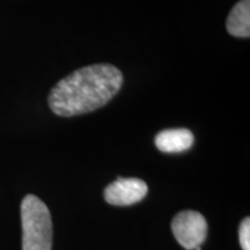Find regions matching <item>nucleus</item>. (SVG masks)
<instances>
[{
    "label": "nucleus",
    "instance_id": "f03ea898",
    "mask_svg": "<svg viewBox=\"0 0 250 250\" xmlns=\"http://www.w3.org/2000/svg\"><path fill=\"white\" fill-rule=\"evenodd\" d=\"M22 250H51V214L39 197L27 195L21 203Z\"/></svg>",
    "mask_w": 250,
    "mask_h": 250
},
{
    "label": "nucleus",
    "instance_id": "0eeeda50",
    "mask_svg": "<svg viewBox=\"0 0 250 250\" xmlns=\"http://www.w3.org/2000/svg\"><path fill=\"white\" fill-rule=\"evenodd\" d=\"M240 245L243 250H250V219L247 217L243 219L240 225Z\"/></svg>",
    "mask_w": 250,
    "mask_h": 250
},
{
    "label": "nucleus",
    "instance_id": "7ed1b4c3",
    "mask_svg": "<svg viewBox=\"0 0 250 250\" xmlns=\"http://www.w3.org/2000/svg\"><path fill=\"white\" fill-rule=\"evenodd\" d=\"M171 230L181 246L187 250H195L208 236V223L199 212L187 210L175 215Z\"/></svg>",
    "mask_w": 250,
    "mask_h": 250
},
{
    "label": "nucleus",
    "instance_id": "423d86ee",
    "mask_svg": "<svg viewBox=\"0 0 250 250\" xmlns=\"http://www.w3.org/2000/svg\"><path fill=\"white\" fill-rule=\"evenodd\" d=\"M226 28L235 37L250 36V0H241L234 5L228 15Z\"/></svg>",
    "mask_w": 250,
    "mask_h": 250
},
{
    "label": "nucleus",
    "instance_id": "20e7f679",
    "mask_svg": "<svg viewBox=\"0 0 250 250\" xmlns=\"http://www.w3.org/2000/svg\"><path fill=\"white\" fill-rule=\"evenodd\" d=\"M147 191V184L143 180L118 179L105 188L104 198L111 205L126 206L142 201Z\"/></svg>",
    "mask_w": 250,
    "mask_h": 250
},
{
    "label": "nucleus",
    "instance_id": "39448f33",
    "mask_svg": "<svg viewBox=\"0 0 250 250\" xmlns=\"http://www.w3.org/2000/svg\"><path fill=\"white\" fill-rule=\"evenodd\" d=\"M193 134L188 129L161 131L155 137V146L165 153H180L189 149L193 144Z\"/></svg>",
    "mask_w": 250,
    "mask_h": 250
},
{
    "label": "nucleus",
    "instance_id": "f257e3e1",
    "mask_svg": "<svg viewBox=\"0 0 250 250\" xmlns=\"http://www.w3.org/2000/svg\"><path fill=\"white\" fill-rule=\"evenodd\" d=\"M123 85V74L111 64H94L72 72L49 94V105L56 115L72 117L103 107Z\"/></svg>",
    "mask_w": 250,
    "mask_h": 250
}]
</instances>
